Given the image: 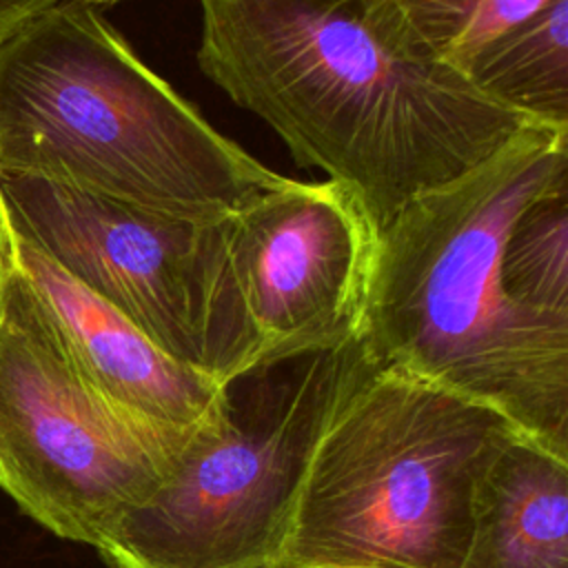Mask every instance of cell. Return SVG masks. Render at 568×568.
Here are the masks:
<instances>
[{"label":"cell","mask_w":568,"mask_h":568,"mask_svg":"<svg viewBox=\"0 0 568 568\" xmlns=\"http://www.w3.org/2000/svg\"><path fill=\"white\" fill-rule=\"evenodd\" d=\"M197 2L202 73L300 166L348 189L375 229L532 122L433 53L397 0Z\"/></svg>","instance_id":"obj_1"},{"label":"cell","mask_w":568,"mask_h":568,"mask_svg":"<svg viewBox=\"0 0 568 568\" xmlns=\"http://www.w3.org/2000/svg\"><path fill=\"white\" fill-rule=\"evenodd\" d=\"M568 186V129L528 122L470 171L410 197L375 233L359 339L371 355L484 404L568 457V315L501 284L515 217Z\"/></svg>","instance_id":"obj_2"},{"label":"cell","mask_w":568,"mask_h":568,"mask_svg":"<svg viewBox=\"0 0 568 568\" xmlns=\"http://www.w3.org/2000/svg\"><path fill=\"white\" fill-rule=\"evenodd\" d=\"M0 175L209 222L284 175L215 131L89 0L0 36Z\"/></svg>","instance_id":"obj_3"},{"label":"cell","mask_w":568,"mask_h":568,"mask_svg":"<svg viewBox=\"0 0 568 568\" xmlns=\"http://www.w3.org/2000/svg\"><path fill=\"white\" fill-rule=\"evenodd\" d=\"M513 428L371 355L311 455L273 568H459L479 475Z\"/></svg>","instance_id":"obj_4"},{"label":"cell","mask_w":568,"mask_h":568,"mask_svg":"<svg viewBox=\"0 0 568 568\" xmlns=\"http://www.w3.org/2000/svg\"><path fill=\"white\" fill-rule=\"evenodd\" d=\"M366 344L302 353L224 384V415L98 552L115 568H273L311 455L368 364Z\"/></svg>","instance_id":"obj_5"},{"label":"cell","mask_w":568,"mask_h":568,"mask_svg":"<svg viewBox=\"0 0 568 568\" xmlns=\"http://www.w3.org/2000/svg\"><path fill=\"white\" fill-rule=\"evenodd\" d=\"M375 224L333 180L257 191L206 224L204 351L217 384L359 337Z\"/></svg>","instance_id":"obj_6"},{"label":"cell","mask_w":568,"mask_h":568,"mask_svg":"<svg viewBox=\"0 0 568 568\" xmlns=\"http://www.w3.org/2000/svg\"><path fill=\"white\" fill-rule=\"evenodd\" d=\"M180 455L87 388L9 260L0 308V488L53 535L98 550L126 510L153 497Z\"/></svg>","instance_id":"obj_7"},{"label":"cell","mask_w":568,"mask_h":568,"mask_svg":"<svg viewBox=\"0 0 568 568\" xmlns=\"http://www.w3.org/2000/svg\"><path fill=\"white\" fill-rule=\"evenodd\" d=\"M0 217L169 357L206 375L202 306L211 220H184L29 175H0Z\"/></svg>","instance_id":"obj_8"},{"label":"cell","mask_w":568,"mask_h":568,"mask_svg":"<svg viewBox=\"0 0 568 568\" xmlns=\"http://www.w3.org/2000/svg\"><path fill=\"white\" fill-rule=\"evenodd\" d=\"M2 226L9 260L38 297L73 371L100 402L180 450L202 428L222 422V384L169 357L120 311Z\"/></svg>","instance_id":"obj_9"},{"label":"cell","mask_w":568,"mask_h":568,"mask_svg":"<svg viewBox=\"0 0 568 568\" xmlns=\"http://www.w3.org/2000/svg\"><path fill=\"white\" fill-rule=\"evenodd\" d=\"M459 568H568V457L513 428L479 475Z\"/></svg>","instance_id":"obj_10"},{"label":"cell","mask_w":568,"mask_h":568,"mask_svg":"<svg viewBox=\"0 0 568 568\" xmlns=\"http://www.w3.org/2000/svg\"><path fill=\"white\" fill-rule=\"evenodd\" d=\"M486 98L532 122L568 129V0H552L464 67Z\"/></svg>","instance_id":"obj_11"},{"label":"cell","mask_w":568,"mask_h":568,"mask_svg":"<svg viewBox=\"0 0 568 568\" xmlns=\"http://www.w3.org/2000/svg\"><path fill=\"white\" fill-rule=\"evenodd\" d=\"M499 273L517 304L568 315V186L537 197L515 217L501 246Z\"/></svg>","instance_id":"obj_12"},{"label":"cell","mask_w":568,"mask_h":568,"mask_svg":"<svg viewBox=\"0 0 568 568\" xmlns=\"http://www.w3.org/2000/svg\"><path fill=\"white\" fill-rule=\"evenodd\" d=\"M552 0H397L417 36L464 73L468 60Z\"/></svg>","instance_id":"obj_13"},{"label":"cell","mask_w":568,"mask_h":568,"mask_svg":"<svg viewBox=\"0 0 568 568\" xmlns=\"http://www.w3.org/2000/svg\"><path fill=\"white\" fill-rule=\"evenodd\" d=\"M58 0H0V36Z\"/></svg>","instance_id":"obj_14"},{"label":"cell","mask_w":568,"mask_h":568,"mask_svg":"<svg viewBox=\"0 0 568 568\" xmlns=\"http://www.w3.org/2000/svg\"><path fill=\"white\" fill-rule=\"evenodd\" d=\"M7 268H9V257H7V237H4V226H2V220H0V308H2V297H4Z\"/></svg>","instance_id":"obj_15"},{"label":"cell","mask_w":568,"mask_h":568,"mask_svg":"<svg viewBox=\"0 0 568 568\" xmlns=\"http://www.w3.org/2000/svg\"><path fill=\"white\" fill-rule=\"evenodd\" d=\"M91 4H104V2H115V0H89Z\"/></svg>","instance_id":"obj_16"}]
</instances>
